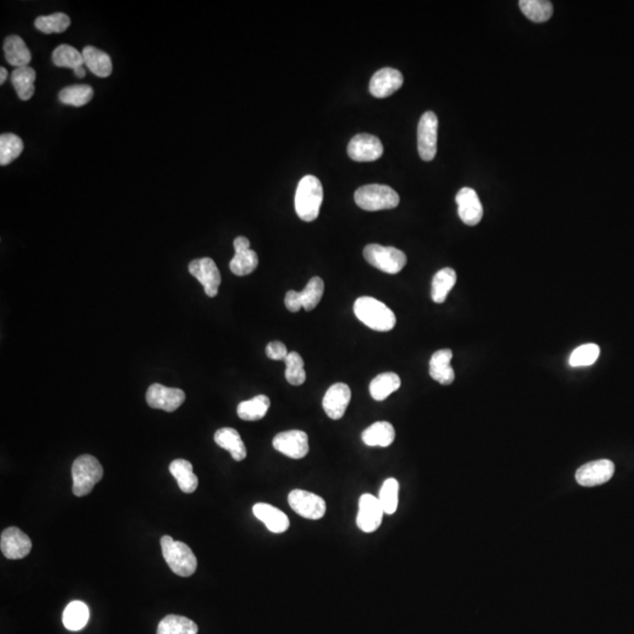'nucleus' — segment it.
Wrapping results in <instances>:
<instances>
[{
	"label": "nucleus",
	"mask_w": 634,
	"mask_h": 634,
	"mask_svg": "<svg viewBox=\"0 0 634 634\" xmlns=\"http://www.w3.org/2000/svg\"><path fill=\"white\" fill-rule=\"evenodd\" d=\"M198 625L194 621L182 617L169 614L159 623L157 634H196Z\"/></svg>",
	"instance_id": "2f4dec72"
},
{
	"label": "nucleus",
	"mask_w": 634,
	"mask_h": 634,
	"mask_svg": "<svg viewBox=\"0 0 634 634\" xmlns=\"http://www.w3.org/2000/svg\"><path fill=\"white\" fill-rule=\"evenodd\" d=\"M172 476L177 479L179 488L184 494H193L199 485V479L193 471L191 462L186 460H174L169 465Z\"/></svg>",
	"instance_id": "a878e982"
},
{
	"label": "nucleus",
	"mask_w": 634,
	"mask_h": 634,
	"mask_svg": "<svg viewBox=\"0 0 634 634\" xmlns=\"http://www.w3.org/2000/svg\"><path fill=\"white\" fill-rule=\"evenodd\" d=\"M53 64L58 67H69V69H78L84 65V57L82 52H79L77 48L69 45H60L55 48L52 55Z\"/></svg>",
	"instance_id": "4c0bfd02"
},
{
	"label": "nucleus",
	"mask_w": 634,
	"mask_h": 634,
	"mask_svg": "<svg viewBox=\"0 0 634 634\" xmlns=\"http://www.w3.org/2000/svg\"><path fill=\"white\" fill-rule=\"evenodd\" d=\"M456 282H457V274L452 268H443L437 272L431 284V299L433 302L443 304Z\"/></svg>",
	"instance_id": "bb28decb"
},
{
	"label": "nucleus",
	"mask_w": 634,
	"mask_h": 634,
	"mask_svg": "<svg viewBox=\"0 0 634 634\" xmlns=\"http://www.w3.org/2000/svg\"><path fill=\"white\" fill-rule=\"evenodd\" d=\"M288 354L289 352L282 342H270L269 345L266 347L267 357L273 360V361H284Z\"/></svg>",
	"instance_id": "79ce46f5"
},
{
	"label": "nucleus",
	"mask_w": 634,
	"mask_h": 634,
	"mask_svg": "<svg viewBox=\"0 0 634 634\" xmlns=\"http://www.w3.org/2000/svg\"><path fill=\"white\" fill-rule=\"evenodd\" d=\"M401 379L395 372H383L372 379L369 391L375 401H384L392 392L401 388Z\"/></svg>",
	"instance_id": "c85d7f7f"
},
{
	"label": "nucleus",
	"mask_w": 634,
	"mask_h": 634,
	"mask_svg": "<svg viewBox=\"0 0 634 634\" xmlns=\"http://www.w3.org/2000/svg\"><path fill=\"white\" fill-rule=\"evenodd\" d=\"M69 25H71V19L69 16L62 13V12L50 14V16H41V17H38L35 21V28L45 35L62 33L69 28Z\"/></svg>",
	"instance_id": "e433bc0d"
},
{
	"label": "nucleus",
	"mask_w": 634,
	"mask_h": 634,
	"mask_svg": "<svg viewBox=\"0 0 634 634\" xmlns=\"http://www.w3.org/2000/svg\"><path fill=\"white\" fill-rule=\"evenodd\" d=\"M383 510L379 497L370 494H362L358 501V513L356 524L365 533L375 532L383 521Z\"/></svg>",
	"instance_id": "1a4fd4ad"
},
{
	"label": "nucleus",
	"mask_w": 634,
	"mask_h": 634,
	"mask_svg": "<svg viewBox=\"0 0 634 634\" xmlns=\"http://www.w3.org/2000/svg\"><path fill=\"white\" fill-rule=\"evenodd\" d=\"M458 215L467 226H476L481 222L484 211L477 193L470 187H464L456 195Z\"/></svg>",
	"instance_id": "a211bd4d"
},
{
	"label": "nucleus",
	"mask_w": 634,
	"mask_h": 634,
	"mask_svg": "<svg viewBox=\"0 0 634 634\" xmlns=\"http://www.w3.org/2000/svg\"><path fill=\"white\" fill-rule=\"evenodd\" d=\"M82 57H84L86 67L89 69V71L96 77L107 78L112 74V60L106 52L101 51L94 46H86L82 50Z\"/></svg>",
	"instance_id": "393cba45"
},
{
	"label": "nucleus",
	"mask_w": 634,
	"mask_h": 634,
	"mask_svg": "<svg viewBox=\"0 0 634 634\" xmlns=\"http://www.w3.org/2000/svg\"><path fill=\"white\" fill-rule=\"evenodd\" d=\"M290 508L297 515L307 519L317 521L326 515L327 505L323 498L304 490H293L288 496Z\"/></svg>",
	"instance_id": "0eeeda50"
},
{
	"label": "nucleus",
	"mask_w": 634,
	"mask_h": 634,
	"mask_svg": "<svg viewBox=\"0 0 634 634\" xmlns=\"http://www.w3.org/2000/svg\"><path fill=\"white\" fill-rule=\"evenodd\" d=\"M235 255L229 263V268L233 274L238 277H246L252 274L259 266V257L254 250L250 249V243L245 236H239L234 240Z\"/></svg>",
	"instance_id": "dca6fc26"
},
{
	"label": "nucleus",
	"mask_w": 634,
	"mask_h": 634,
	"mask_svg": "<svg viewBox=\"0 0 634 634\" xmlns=\"http://www.w3.org/2000/svg\"><path fill=\"white\" fill-rule=\"evenodd\" d=\"M103 476L104 469L99 460L91 455H82L72 465V491L77 497H84L92 492L94 485L101 481Z\"/></svg>",
	"instance_id": "7ed1b4c3"
},
{
	"label": "nucleus",
	"mask_w": 634,
	"mask_h": 634,
	"mask_svg": "<svg viewBox=\"0 0 634 634\" xmlns=\"http://www.w3.org/2000/svg\"><path fill=\"white\" fill-rule=\"evenodd\" d=\"M451 360H452V352L450 349L438 350L430 360V376L443 386H450L455 381V372L451 367Z\"/></svg>",
	"instance_id": "412c9836"
},
{
	"label": "nucleus",
	"mask_w": 634,
	"mask_h": 634,
	"mask_svg": "<svg viewBox=\"0 0 634 634\" xmlns=\"http://www.w3.org/2000/svg\"><path fill=\"white\" fill-rule=\"evenodd\" d=\"M354 313L362 323L376 331H390L395 328L394 311L375 297H358L354 304Z\"/></svg>",
	"instance_id": "f257e3e1"
},
{
	"label": "nucleus",
	"mask_w": 634,
	"mask_h": 634,
	"mask_svg": "<svg viewBox=\"0 0 634 634\" xmlns=\"http://www.w3.org/2000/svg\"><path fill=\"white\" fill-rule=\"evenodd\" d=\"M403 82L404 80H403L401 72L386 67V69H379L372 75L370 84H369V91L375 98L383 99V98L391 96L396 91H399L402 87Z\"/></svg>",
	"instance_id": "6ab92c4d"
},
{
	"label": "nucleus",
	"mask_w": 634,
	"mask_h": 634,
	"mask_svg": "<svg viewBox=\"0 0 634 634\" xmlns=\"http://www.w3.org/2000/svg\"><path fill=\"white\" fill-rule=\"evenodd\" d=\"M161 549L165 560L175 574L180 577L194 574L198 560L189 546L174 540L171 535H164L161 538Z\"/></svg>",
	"instance_id": "20e7f679"
},
{
	"label": "nucleus",
	"mask_w": 634,
	"mask_h": 634,
	"mask_svg": "<svg viewBox=\"0 0 634 634\" xmlns=\"http://www.w3.org/2000/svg\"><path fill=\"white\" fill-rule=\"evenodd\" d=\"M438 119L433 112H426L421 118L417 130L418 153L422 160L431 161L436 157Z\"/></svg>",
	"instance_id": "6e6552de"
},
{
	"label": "nucleus",
	"mask_w": 634,
	"mask_h": 634,
	"mask_svg": "<svg viewBox=\"0 0 634 634\" xmlns=\"http://www.w3.org/2000/svg\"><path fill=\"white\" fill-rule=\"evenodd\" d=\"M323 201V187L314 175L302 177L295 194V209L301 220L311 222L320 214Z\"/></svg>",
	"instance_id": "f03ea898"
},
{
	"label": "nucleus",
	"mask_w": 634,
	"mask_h": 634,
	"mask_svg": "<svg viewBox=\"0 0 634 634\" xmlns=\"http://www.w3.org/2000/svg\"><path fill=\"white\" fill-rule=\"evenodd\" d=\"M188 270L204 286L207 296L215 297L218 295L221 284V274L213 260L209 257L193 260L188 266Z\"/></svg>",
	"instance_id": "9b49d317"
},
{
	"label": "nucleus",
	"mask_w": 634,
	"mask_h": 634,
	"mask_svg": "<svg viewBox=\"0 0 634 634\" xmlns=\"http://www.w3.org/2000/svg\"><path fill=\"white\" fill-rule=\"evenodd\" d=\"M4 52L5 58L10 65L16 69L28 66L31 62V51L28 50V45L19 35H9L4 41Z\"/></svg>",
	"instance_id": "5701e85b"
},
{
	"label": "nucleus",
	"mask_w": 634,
	"mask_h": 634,
	"mask_svg": "<svg viewBox=\"0 0 634 634\" xmlns=\"http://www.w3.org/2000/svg\"><path fill=\"white\" fill-rule=\"evenodd\" d=\"M215 443L218 447L228 451L232 455L233 460L241 462L247 457V447L243 443L240 433L233 428H222L218 429L214 435Z\"/></svg>",
	"instance_id": "4be33fe9"
},
{
	"label": "nucleus",
	"mask_w": 634,
	"mask_h": 634,
	"mask_svg": "<svg viewBox=\"0 0 634 634\" xmlns=\"http://www.w3.org/2000/svg\"><path fill=\"white\" fill-rule=\"evenodd\" d=\"M286 379L291 386H302L306 382L307 374L304 370V358L301 357L300 354L296 352H291L288 354L286 360Z\"/></svg>",
	"instance_id": "58836bf2"
},
{
	"label": "nucleus",
	"mask_w": 634,
	"mask_h": 634,
	"mask_svg": "<svg viewBox=\"0 0 634 634\" xmlns=\"http://www.w3.org/2000/svg\"><path fill=\"white\" fill-rule=\"evenodd\" d=\"M273 447L287 457L301 460L309 452L308 435L301 430L283 431L274 437Z\"/></svg>",
	"instance_id": "9d476101"
},
{
	"label": "nucleus",
	"mask_w": 634,
	"mask_h": 634,
	"mask_svg": "<svg viewBox=\"0 0 634 634\" xmlns=\"http://www.w3.org/2000/svg\"><path fill=\"white\" fill-rule=\"evenodd\" d=\"M600 355V348L594 343L580 345L569 356V365L573 368L589 367L596 363Z\"/></svg>",
	"instance_id": "a19ab883"
},
{
	"label": "nucleus",
	"mask_w": 634,
	"mask_h": 634,
	"mask_svg": "<svg viewBox=\"0 0 634 634\" xmlns=\"http://www.w3.org/2000/svg\"><path fill=\"white\" fill-rule=\"evenodd\" d=\"M395 429L389 422H376L362 433V440L368 447H386L395 440Z\"/></svg>",
	"instance_id": "b1692460"
},
{
	"label": "nucleus",
	"mask_w": 634,
	"mask_h": 634,
	"mask_svg": "<svg viewBox=\"0 0 634 634\" xmlns=\"http://www.w3.org/2000/svg\"><path fill=\"white\" fill-rule=\"evenodd\" d=\"M284 304H286L287 309L288 311H291V313H297V311H300L301 306L300 300H299V296H297V291L295 290H289L288 293L286 294V297H284Z\"/></svg>",
	"instance_id": "37998d69"
},
{
	"label": "nucleus",
	"mask_w": 634,
	"mask_h": 634,
	"mask_svg": "<svg viewBox=\"0 0 634 634\" xmlns=\"http://www.w3.org/2000/svg\"><path fill=\"white\" fill-rule=\"evenodd\" d=\"M186 395L181 389L168 388L159 383H154L146 392L147 404L153 409H160L173 413L184 402Z\"/></svg>",
	"instance_id": "f8f14e48"
},
{
	"label": "nucleus",
	"mask_w": 634,
	"mask_h": 634,
	"mask_svg": "<svg viewBox=\"0 0 634 634\" xmlns=\"http://www.w3.org/2000/svg\"><path fill=\"white\" fill-rule=\"evenodd\" d=\"M35 77H37V74H35V69L30 67V66L13 69L12 74H11V80H12V85H13L16 92H17L19 99L23 100V101H28L33 96L35 89Z\"/></svg>",
	"instance_id": "cd10ccee"
},
{
	"label": "nucleus",
	"mask_w": 634,
	"mask_h": 634,
	"mask_svg": "<svg viewBox=\"0 0 634 634\" xmlns=\"http://www.w3.org/2000/svg\"><path fill=\"white\" fill-rule=\"evenodd\" d=\"M252 513L273 533H283L289 528L288 516L273 505L257 503L252 506Z\"/></svg>",
	"instance_id": "aec40b11"
},
{
	"label": "nucleus",
	"mask_w": 634,
	"mask_h": 634,
	"mask_svg": "<svg viewBox=\"0 0 634 634\" xmlns=\"http://www.w3.org/2000/svg\"><path fill=\"white\" fill-rule=\"evenodd\" d=\"M89 619V606L79 600L69 603L62 613V623L69 631H80L87 625Z\"/></svg>",
	"instance_id": "c756f323"
},
{
	"label": "nucleus",
	"mask_w": 634,
	"mask_h": 634,
	"mask_svg": "<svg viewBox=\"0 0 634 634\" xmlns=\"http://www.w3.org/2000/svg\"><path fill=\"white\" fill-rule=\"evenodd\" d=\"M323 293V280L321 277H315L311 279L302 291H297V296H299L301 306L304 308V311H311L317 307V304H320Z\"/></svg>",
	"instance_id": "f704fd0d"
},
{
	"label": "nucleus",
	"mask_w": 634,
	"mask_h": 634,
	"mask_svg": "<svg viewBox=\"0 0 634 634\" xmlns=\"http://www.w3.org/2000/svg\"><path fill=\"white\" fill-rule=\"evenodd\" d=\"M399 482L395 478H388L379 490V499L386 515H394L399 506Z\"/></svg>",
	"instance_id": "ea45409f"
},
{
	"label": "nucleus",
	"mask_w": 634,
	"mask_h": 634,
	"mask_svg": "<svg viewBox=\"0 0 634 634\" xmlns=\"http://www.w3.org/2000/svg\"><path fill=\"white\" fill-rule=\"evenodd\" d=\"M614 464L608 460H599L584 464L577 470L576 481L586 488L605 484L613 477Z\"/></svg>",
	"instance_id": "ddd939ff"
},
{
	"label": "nucleus",
	"mask_w": 634,
	"mask_h": 634,
	"mask_svg": "<svg viewBox=\"0 0 634 634\" xmlns=\"http://www.w3.org/2000/svg\"><path fill=\"white\" fill-rule=\"evenodd\" d=\"M363 255L369 265L384 273H399L406 265V254L395 247L368 245L363 250Z\"/></svg>",
	"instance_id": "423d86ee"
},
{
	"label": "nucleus",
	"mask_w": 634,
	"mask_h": 634,
	"mask_svg": "<svg viewBox=\"0 0 634 634\" xmlns=\"http://www.w3.org/2000/svg\"><path fill=\"white\" fill-rule=\"evenodd\" d=\"M74 73L75 75L78 77V78H84V77H85L86 75V71L85 69H84V66H80V67H78V69H75Z\"/></svg>",
	"instance_id": "a18cd8bd"
},
{
	"label": "nucleus",
	"mask_w": 634,
	"mask_h": 634,
	"mask_svg": "<svg viewBox=\"0 0 634 634\" xmlns=\"http://www.w3.org/2000/svg\"><path fill=\"white\" fill-rule=\"evenodd\" d=\"M0 549L7 560H23L31 552V539L21 528L12 526L1 533Z\"/></svg>",
	"instance_id": "4468645a"
},
{
	"label": "nucleus",
	"mask_w": 634,
	"mask_h": 634,
	"mask_svg": "<svg viewBox=\"0 0 634 634\" xmlns=\"http://www.w3.org/2000/svg\"><path fill=\"white\" fill-rule=\"evenodd\" d=\"M270 408L268 396L259 395L248 401H243L238 406V416L243 421H259L266 416Z\"/></svg>",
	"instance_id": "7c9ffc66"
},
{
	"label": "nucleus",
	"mask_w": 634,
	"mask_h": 634,
	"mask_svg": "<svg viewBox=\"0 0 634 634\" xmlns=\"http://www.w3.org/2000/svg\"><path fill=\"white\" fill-rule=\"evenodd\" d=\"M519 7L533 23H545L552 17L553 5L547 0H522L519 1Z\"/></svg>",
	"instance_id": "473e14b6"
},
{
	"label": "nucleus",
	"mask_w": 634,
	"mask_h": 634,
	"mask_svg": "<svg viewBox=\"0 0 634 634\" xmlns=\"http://www.w3.org/2000/svg\"><path fill=\"white\" fill-rule=\"evenodd\" d=\"M355 202L365 211H384L396 208L399 204V196L396 191L386 184H367L356 191Z\"/></svg>",
	"instance_id": "39448f33"
},
{
	"label": "nucleus",
	"mask_w": 634,
	"mask_h": 634,
	"mask_svg": "<svg viewBox=\"0 0 634 634\" xmlns=\"http://www.w3.org/2000/svg\"><path fill=\"white\" fill-rule=\"evenodd\" d=\"M7 75H9L7 74V69L1 67V69H0V84H1V85H3L4 82H6Z\"/></svg>",
	"instance_id": "c03bdc74"
},
{
	"label": "nucleus",
	"mask_w": 634,
	"mask_h": 634,
	"mask_svg": "<svg viewBox=\"0 0 634 634\" xmlns=\"http://www.w3.org/2000/svg\"><path fill=\"white\" fill-rule=\"evenodd\" d=\"M94 96V91L89 85H72L59 92L60 103L82 107L89 104Z\"/></svg>",
	"instance_id": "72a5a7b5"
},
{
	"label": "nucleus",
	"mask_w": 634,
	"mask_h": 634,
	"mask_svg": "<svg viewBox=\"0 0 634 634\" xmlns=\"http://www.w3.org/2000/svg\"><path fill=\"white\" fill-rule=\"evenodd\" d=\"M352 399V390L345 383H335L328 389L323 397L324 411L331 420H341Z\"/></svg>",
	"instance_id": "f3484780"
},
{
	"label": "nucleus",
	"mask_w": 634,
	"mask_h": 634,
	"mask_svg": "<svg viewBox=\"0 0 634 634\" xmlns=\"http://www.w3.org/2000/svg\"><path fill=\"white\" fill-rule=\"evenodd\" d=\"M24 150V143L21 138L12 133L0 135V165L7 166L16 160Z\"/></svg>",
	"instance_id": "c9c22d12"
},
{
	"label": "nucleus",
	"mask_w": 634,
	"mask_h": 634,
	"mask_svg": "<svg viewBox=\"0 0 634 634\" xmlns=\"http://www.w3.org/2000/svg\"><path fill=\"white\" fill-rule=\"evenodd\" d=\"M383 145L379 138L370 134H357L348 145V155L358 162L375 161L382 157Z\"/></svg>",
	"instance_id": "2eb2a0df"
}]
</instances>
